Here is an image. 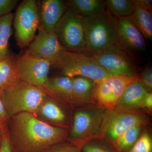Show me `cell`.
I'll return each mask as SVG.
<instances>
[{
    "label": "cell",
    "instance_id": "6da1fadb",
    "mask_svg": "<svg viewBox=\"0 0 152 152\" xmlns=\"http://www.w3.org/2000/svg\"><path fill=\"white\" fill-rule=\"evenodd\" d=\"M70 131L49 124L34 114L23 112L10 120L8 134L16 152H45L67 140Z\"/></svg>",
    "mask_w": 152,
    "mask_h": 152
},
{
    "label": "cell",
    "instance_id": "7a4b0ae2",
    "mask_svg": "<svg viewBox=\"0 0 152 152\" xmlns=\"http://www.w3.org/2000/svg\"><path fill=\"white\" fill-rule=\"evenodd\" d=\"M107 110L97 105L76 108L66 141L81 148L89 142L101 139Z\"/></svg>",
    "mask_w": 152,
    "mask_h": 152
},
{
    "label": "cell",
    "instance_id": "3957f363",
    "mask_svg": "<svg viewBox=\"0 0 152 152\" xmlns=\"http://www.w3.org/2000/svg\"><path fill=\"white\" fill-rule=\"evenodd\" d=\"M48 94L42 88L19 80L3 92L1 100L8 115L28 112L35 115Z\"/></svg>",
    "mask_w": 152,
    "mask_h": 152
},
{
    "label": "cell",
    "instance_id": "277c9868",
    "mask_svg": "<svg viewBox=\"0 0 152 152\" xmlns=\"http://www.w3.org/2000/svg\"><path fill=\"white\" fill-rule=\"evenodd\" d=\"M86 54L96 56L116 42L118 25L116 17L107 11L85 16Z\"/></svg>",
    "mask_w": 152,
    "mask_h": 152
},
{
    "label": "cell",
    "instance_id": "5b68a950",
    "mask_svg": "<svg viewBox=\"0 0 152 152\" xmlns=\"http://www.w3.org/2000/svg\"><path fill=\"white\" fill-rule=\"evenodd\" d=\"M64 76L70 78L83 77L95 83L101 81L110 75L92 56L82 53L66 50L52 64Z\"/></svg>",
    "mask_w": 152,
    "mask_h": 152
},
{
    "label": "cell",
    "instance_id": "8992f818",
    "mask_svg": "<svg viewBox=\"0 0 152 152\" xmlns=\"http://www.w3.org/2000/svg\"><path fill=\"white\" fill-rule=\"evenodd\" d=\"M54 33L66 51L86 54L85 17L68 7Z\"/></svg>",
    "mask_w": 152,
    "mask_h": 152
},
{
    "label": "cell",
    "instance_id": "52a82bcc",
    "mask_svg": "<svg viewBox=\"0 0 152 152\" xmlns=\"http://www.w3.org/2000/svg\"><path fill=\"white\" fill-rule=\"evenodd\" d=\"M147 114L140 110H108L101 138L113 144L121 135L137 125L146 126Z\"/></svg>",
    "mask_w": 152,
    "mask_h": 152
},
{
    "label": "cell",
    "instance_id": "ba28073f",
    "mask_svg": "<svg viewBox=\"0 0 152 152\" xmlns=\"http://www.w3.org/2000/svg\"><path fill=\"white\" fill-rule=\"evenodd\" d=\"M17 43L21 48L34 40L40 26L39 13L35 0H25L19 5L14 17Z\"/></svg>",
    "mask_w": 152,
    "mask_h": 152
},
{
    "label": "cell",
    "instance_id": "9c48e42d",
    "mask_svg": "<svg viewBox=\"0 0 152 152\" xmlns=\"http://www.w3.org/2000/svg\"><path fill=\"white\" fill-rule=\"evenodd\" d=\"M129 51L116 42L93 57L111 76H138V70Z\"/></svg>",
    "mask_w": 152,
    "mask_h": 152
},
{
    "label": "cell",
    "instance_id": "30bf717a",
    "mask_svg": "<svg viewBox=\"0 0 152 152\" xmlns=\"http://www.w3.org/2000/svg\"><path fill=\"white\" fill-rule=\"evenodd\" d=\"M138 79L139 76H113L95 83L96 104L107 110H113L126 87Z\"/></svg>",
    "mask_w": 152,
    "mask_h": 152
},
{
    "label": "cell",
    "instance_id": "8fae6325",
    "mask_svg": "<svg viewBox=\"0 0 152 152\" xmlns=\"http://www.w3.org/2000/svg\"><path fill=\"white\" fill-rule=\"evenodd\" d=\"M51 63L26 51L16 59V66L20 80L42 88L49 79Z\"/></svg>",
    "mask_w": 152,
    "mask_h": 152
},
{
    "label": "cell",
    "instance_id": "7c38bea8",
    "mask_svg": "<svg viewBox=\"0 0 152 152\" xmlns=\"http://www.w3.org/2000/svg\"><path fill=\"white\" fill-rule=\"evenodd\" d=\"M39 33L29 45V53L51 63L52 64L66 50L60 43L54 32L45 31L40 26Z\"/></svg>",
    "mask_w": 152,
    "mask_h": 152
},
{
    "label": "cell",
    "instance_id": "4fadbf2b",
    "mask_svg": "<svg viewBox=\"0 0 152 152\" xmlns=\"http://www.w3.org/2000/svg\"><path fill=\"white\" fill-rule=\"evenodd\" d=\"M69 109H70L48 95L35 115L49 124L70 131L72 116L67 110Z\"/></svg>",
    "mask_w": 152,
    "mask_h": 152
},
{
    "label": "cell",
    "instance_id": "5bb4252c",
    "mask_svg": "<svg viewBox=\"0 0 152 152\" xmlns=\"http://www.w3.org/2000/svg\"><path fill=\"white\" fill-rule=\"evenodd\" d=\"M117 42L128 51H143L146 48L145 38L129 17L117 18Z\"/></svg>",
    "mask_w": 152,
    "mask_h": 152
},
{
    "label": "cell",
    "instance_id": "9a60e30c",
    "mask_svg": "<svg viewBox=\"0 0 152 152\" xmlns=\"http://www.w3.org/2000/svg\"><path fill=\"white\" fill-rule=\"evenodd\" d=\"M42 88L48 95L69 108L75 107L71 78L63 76L49 78Z\"/></svg>",
    "mask_w": 152,
    "mask_h": 152
},
{
    "label": "cell",
    "instance_id": "2e32d148",
    "mask_svg": "<svg viewBox=\"0 0 152 152\" xmlns=\"http://www.w3.org/2000/svg\"><path fill=\"white\" fill-rule=\"evenodd\" d=\"M68 7L61 0H44L41 2L40 26L45 31L54 32L55 28Z\"/></svg>",
    "mask_w": 152,
    "mask_h": 152
},
{
    "label": "cell",
    "instance_id": "e0dca14e",
    "mask_svg": "<svg viewBox=\"0 0 152 152\" xmlns=\"http://www.w3.org/2000/svg\"><path fill=\"white\" fill-rule=\"evenodd\" d=\"M148 93L139 79L134 81L126 87L114 109L139 110L142 101Z\"/></svg>",
    "mask_w": 152,
    "mask_h": 152
},
{
    "label": "cell",
    "instance_id": "ac0fdd59",
    "mask_svg": "<svg viewBox=\"0 0 152 152\" xmlns=\"http://www.w3.org/2000/svg\"><path fill=\"white\" fill-rule=\"evenodd\" d=\"M71 78L75 107L96 105L94 96L96 86L94 82L85 77H76Z\"/></svg>",
    "mask_w": 152,
    "mask_h": 152
},
{
    "label": "cell",
    "instance_id": "d6986e66",
    "mask_svg": "<svg viewBox=\"0 0 152 152\" xmlns=\"http://www.w3.org/2000/svg\"><path fill=\"white\" fill-rule=\"evenodd\" d=\"M16 61V59L11 54L0 58V98L5 90L20 80Z\"/></svg>",
    "mask_w": 152,
    "mask_h": 152
},
{
    "label": "cell",
    "instance_id": "ffe728a7",
    "mask_svg": "<svg viewBox=\"0 0 152 152\" xmlns=\"http://www.w3.org/2000/svg\"><path fill=\"white\" fill-rule=\"evenodd\" d=\"M67 3L68 7L84 17L99 15L107 11L105 1L102 0H71Z\"/></svg>",
    "mask_w": 152,
    "mask_h": 152
},
{
    "label": "cell",
    "instance_id": "44dd1931",
    "mask_svg": "<svg viewBox=\"0 0 152 152\" xmlns=\"http://www.w3.org/2000/svg\"><path fill=\"white\" fill-rule=\"evenodd\" d=\"M129 18L144 37L151 41L152 11L135 7L134 10Z\"/></svg>",
    "mask_w": 152,
    "mask_h": 152
},
{
    "label": "cell",
    "instance_id": "7402d4cb",
    "mask_svg": "<svg viewBox=\"0 0 152 152\" xmlns=\"http://www.w3.org/2000/svg\"><path fill=\"white\" fill-rule=\"evenodd\" d=\"M146 126L137 125L123 133L111 145L120 152H128L138 140Z\"/></svg>",
    "mask_w": 152,
    "mask_h": 152
},
{
    "label": "cell",
    "instance_id": "603a6c76",
    "mask_svg": "<svg viewBox=\"0 0 152 152\" xmlns=\"http://www.w3.org/2000/svg\"><path fill=\"white\" fill-rule=\"evenodd\" d=\"M14 14L11 13L0 17V58L10 54L9 51V40L12 36V24Z\"/></svg>",
    "mask_w": 152,
    "mask_h": 152
},
{
    "label": "cell",
    "instance_id": "cb8c5ba5",
    "mask_svg": "<svg viewBox=\"0 0 152 152\" xmlns=\"http://www.w3.org/2000/svg\"><path fill=\"white\" fill-rule=\"evenodd\" d=\"M107 10L116 18L129 17L135 10L132 0H107Z\"/></svg>",
    "mask_w": 152,
    "mask_h": 152
},
{
    "label": "cell",
    "instance_id": "d4e9b609",
    "mask_svg": "<svg viewBox=\"0 0 152 152\" xmlns=\"http://www.w3.org/2000/svg\"><path fill=\"white\" fill-rule=\"evenodd\" d=\"M152 138L149 131L144 129L135 145L128 152H152Z\"/></svg>",
    "mask_w": 152,
    "mask_h": 152
},
{
    "label": "cell",
    "instance_id": "484cf974",
    "mask_svg": "<svg viewBox=\"0 0 152 152\" xmlns=\"http://www.w3.org/2000/svg\"><path fill=\"white\" fill-rule=\"evenodd\" d=\"M110 145L103 139H95L84 145L81 150L83 152H115Z\"/></svg>",
    "mask_w": 152,
    "mask_h": 152
},
{
    "label": "cell",
    "instance_id": "4316f807",
    "mask_svg": "<svg viewBox=\"0 0 152 152\" xmlns=\"http://www.w3.org/2000/svg\"><path fill=\"white\" fill-rule=\"evenodd\" d=\"M81 148L68 142L60 143L52 147L46 152H80Z\"/></svg>",
    "mask_w": 152,
    "mask_h": 152
},
{
    "label": "cell",
    "instance_id": "83f0119b",
    "mask_svg": "<svg viewBox=\"0 0 152 152\" xmlns=\"http://www.w3.org/2000/svg\"><path fill=\"white\" fill-rule=\"evenodd\" d=\"M139 80L149 92L152 90V67L148 66L144 69L141 75L139 76Z\"/></svg>",
    "mask_w": 152,
    "mask_h": 152
},
{
    "label": "cell",
    "instance_id": "f1b7e54d",
    "mask_svg": "<svg viewBox=\"0 0 152 152\" xmlns=\"http://www.w3.org/2000/svg\"><path fill=\"white\" fill-rule=\"evenodd\" d=\"M18 2V0H0V17L11 13Z\"/></svg>",
    "mask_w": 152,
    "mask_h": 152
},
{
    "label": "cell",
    "instance_id": "f546056e",
    "mask_svg": "<svg viewBox=\"0 0 152 152\" xmlns=\"http://www.w3.org/2000/svg\"><path fill=\"white\" fill-rule=\"evenodd\" d=\"M10 120V118L6 113L0 98V127L4 133L8 131V125Z\"/></svg>",
    "mask_w": 152,
    "mask_h": 152
},
{
    "label": "cell",
    "instance_id": "4dcf8cb0",
    "mask_svg": "<svg viewBox=\"0 0 152 152\" xmlns=\"http://www.w3.org/2000/svg\"><path fill=\"white\" fill-rule=\"evenodd\" d=\"M139 110L151 115L152 111V93H148L142 101Z\"/></svg>",
    "mask_w": 152,
    "mask_h": 152
},
{
    "label": "cell",
    "instance_id": "1f68e13d",
    "mask_svg": "<svg viewBox=\"0 0 152 152\" xmlns=\"http://www.w3.org/2000/svg\"><path fill=\"white\" fill-rule=\"evenodd\" d=\"M0 152H13L9 138L8 131L3 134L2 136Z\"/></svg>",
    "mask_w": 152,
    "mask_h": 152
},
{
    "label": "cell",
    "instance_id": "d6a6232c",
    "mask_svg": "<svg viewBox=\"0 0 152 152\" xmlns=\"http://www.w3.org/2000/svg\"><path fill=\"white\" fill-rule=\"evenodd\" d=\"M132 1L135 7L152 11V0H132Z\"/></svg>",
    "mask_w": 152,
    "mask_h": 152
},
{
    "label": "cell",
    "instance_id": "836d02e7",
    "mask_svg": "<svg viewBox=\"0 0 152 152\" xmlns=\"http://www.w3.org/2000/svg\"><path fill=\"white\" fill-rule=\"evenodd\" d=\"M3 134H4V132H3L1 128V127H0V137H1V136H2Z\"/></svg>",
    "mask_w": 152,
    "mask_h": 152
},
{
    "label": "cell",
    "instance_id": "e575fe53",
    "mask_svg": "<svg viewBox=\"0 0 152 152\" xmlns=\"http://www.w3.org/2000/svg\"><path fill=\"white\" fill-rule=\"evenodd\" d=\"M2 136L0 137V146H1V142Z\"/></svg>",
    "mask_w": 152,
    "mask_h": 152
}]
</instances>
